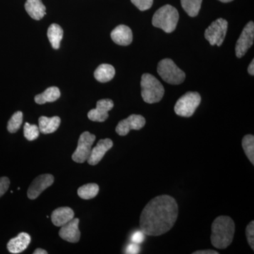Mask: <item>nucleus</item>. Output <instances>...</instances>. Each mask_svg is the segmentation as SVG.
I'll use <instances>...</instances> for the list:
<instances>
[{
	"label": "nucleus",
	"instance_id": "18",
	"mask_svg": "<svg viewBox=\"0 0 254 254\" xmlns=\"http://www.w3.org/2000/svg\"><path fill=\"white\" fill-rule=\"evenodd\" d=\"M25 9L28 15L33 19L41 20L46 14V8L41 0H27Z\"/></svg>",
	"mask_w": 254,
	"mask_h": 254
},
{
	"label": "nucleus",
	"instance_id": "6",
	"mask_svg": "<svg viewBox=\"0 0 254 254\" xmlns=\"http://www.w3.org/2000/svg\"><path fill=\"white\" fill-rule=\"evenodd\" d=\"M201 98L197 92H187L176 103L175 112L177 115L184 118H190L199 106Z\"/></svg>",
	"mask_w": 254,
	"mask_h": 254
},
{
	"label": "nucleus",
	"instance_id": "3",
	"mask_svg": "<svg viewBox=\"0 0 254 254\" xmlns=\"http://www.w3.org/2000/svg\"><path fill=\"white\" fill-rule=\"evenodd\" d=\"M141 86L142 98L145 103L153 104L163 99L165 88L153 75L150 73L143 74Z\"/></svg>",
	"mask_w": 254,
	"mask_h": 254
},
{
	"label": "nucleus",
	"instance_id": "15",
	"mask_svg": "<svg viewBox=\"0 0 254 254\" xmlns=\"http://www.w3.org/2000/svg\"><path fill=\"white\" fill-rule=\"evenodd\" d=\"M111 38L119 46H127L133 41V34L131 28L125 25H120L112 31Z\"/></svg>",
	"mask_w": 254,
	"mask_h": 254
},
{
	"label": "nucleus",
	"instance_id": "10",
	"mask_svg": "<svg viewBox=\"0 0 254 254\" xmlns=\"http://www.w3.org/2000/svg\"><path fill=\"white\" fill-rule=\"evenodd\" d=\"M54 182V177L50 174H45L37 177L30 185L27 195L28 198L34 200L41 194L43 190L53 185Z\"/></svg>",
	"mask_w": 254,
	"mask_h": 254
},
{
	"label": "nucleus",
	"instance_id": "19",
	"mask_svg": "<svg viewBox=\"0 0 254 254\" xmlns=\"http://www.w3.org/2000/svg\"><path fill=\"white\" fill-rule=\"evenodd\" d=\"M39 130L40 132L48 134V133H54L59 128L61 120L59 117L55 116L53 118H47L42 116L39 118Z\"/></svg>",
	"mask_w": 254,
	"mask_h": 254
},
{
	"label": "nucleus",
	"instance_id": "22",
	"mask_svg": "<svg viewBox=\"0 0 254 254\" xmlns=\"http://www.w3.org/2000/svg\"><path fill=\"white\" fill-rule=\"evenodd\" d=\"M63 28L56 23H53L48 28V39H49L51 46L54 49H59L60 43L63 40Z\"/></svg>",
	"mask_w": 254,
	"mask_h": 254
},
{
	"label": "nucleus",
	"instance_id": "7",
	"mask_svg": "<svg viewBox=\"0 0 254 254\" xmlns=\"http://www.w3.org/2000/svg\"><path fill=\"white\" fill-rule=\"evenodd\" d=\"M228 28V22L224 18L213 21L205 31V38L212 46H220L225 40Z\"/></svg>",
	"mask_w": 254,
	"mask_h": 254
},
{
	"label": "nucleus",
	"instance_id": "4",
	"mask_svg": "<svg viewBox=\"0 0 254 254\" xmlns=\"http://www.w3.org/2000/svg\"><path fill=\"white\" fill-rule=\"evenodd\" d=\"M179 17L180 16L176 8L167 4L155 13L152 23L155 27L161 28L165 33H170L176 29Z\"/></svg>",
	"mask_w": 254,
	"mask_h": 254
},
{
	"label": "nucleus",
	"instance_id": "12",
	"mask_svg": "<svg viewBox=\"0 0 254 254\" xmlns=\"http://www.w3.org/2000/svg\"><path fill=\"white\" fill-rule=\"evenodd\" d=\"M114 103L110 99H103L97 102L96 108L90 110L88 118L93 122L103 123L109 118V111L113 109Z\"/></svg>",
	"mask_w": 254,
	"mask_h": 254
},
{
	"label": "nucleus",
	"instance_id": "33",
	"mask_svg": "<svg viewBox=\"0 0 254 254\" xmlns=\"http://www.w3.org/2000/svg\"><path fill=\"white\" fill-rule=\"evenodd\" d=\"M193 254H218V252L215 250H200L196 251V252H193Z\"/></svg>",
	"mask_w": 254,
	"mask_h": 254
},
{
	"label": "nucleus",
	"instance_id": "35",
	"mask_svg": "<svg viewBox=\"0 0 254 254\" xmlns=\"http://www.w3.org/2000/svg\"><path fill=\"white\" fill-rule=\"evenodd\" d=\"M33 254H48V252L46 250H43V249H37L33 252Z\"/></svg>",
	"mask_w": 254,
	"mask_h": 254
},
{
	"label": "nucleus",
	"instance_id": "20",
	"mask_svg": "<svg viewBox=\"0 0 254 254\" xmlns=\"http://www.w3.org/2000/svg\"><path fill=\"white\" fill-rule=\"evenodd\" d=\"M115 75V69L112 65L103 64L96 68L94 76L97 81L101 83H106L111 81Z\"/></svg>",
	"mask_w": 254,
	"mask_h": 254
},
{
	"label": "nucleus",
	"instance_id": "34",
	"mask_svg": "<svg viewBox=\"0 0 254 254\" xmlns=\"http://www.w3.org/2000/svg\"><path fill=\"white\" fill-rule=\"evenodd\" d=\"M248 72L250 73V75L254 76V60H252L250 66L248 67Z\"/></svg>",
	"mask_w": 254,
	"mask_h": 254
},
{
	"label": "nucleus",
	"instance_id": "14",
	"mask_svg": "<svg viewBox=\"0 0 254 254\" xmlns=\"http://www.w3.org/2000/svg\"><path fill=\"white\" fill-rule=\"evenodd\" d=\"M113 146V142L110 138L100 140L96 146L91 150V154L87 162L91 165H98L105 156V153L111 149Z\"/></svg>",
	"mask_w": 254,
	"mask_h": 254
},
{
	"label": "nucleus",
	"instance_id": "9",
	"mask_svg": "<svg viewBox=\"0 0 254 254\" xmlns=\"http://www.w3.org/2000/svg\"><path fill=\"white\" fill-rule=\"evenodd\" d=\"M254 39V23L250 21L246 25L237 42L235 52L238 58L245 56L248 50L253 46Z\"/></svg>",
	"mask_w": 254,
	"mask_h": 254
},
{
	"label": "nucleus",
	"instance_id": "27",
	"mask_svg": "<svg viewBox=\"0 0 254 254\" xmlns=\"http://www.w3.org/2000/svg\"><path fill=\"white\" fill-rule=\"evenodd\" d=\"M23 134L28 141H34L39 136V127L35 125L26 123L23 127Z\"/></svg>",
	"mask_w": 254,
	"mask_h": 254
},
{
	"label": "nucleus",
	"instance_id": "21",
	"mask_svg": "<svg viewBox=\"0 0 254 254\" xmlns=\"http://www.w3.org/2000/svg\"><path fill=\"white\" fill-rule=\"evenodd\" d=\"M60 95H61L60 91L58 87H50L41 94L37 95L35 97V101L39 105H43L46 103H53L59 99Z\"/></svg>",
	"mask_w": 254,
	"mask_h": 254
},
{
	"label": "nucleus",
	"instance_id": "36",
	"mask_svg": "<svg viewBox=\"0 0 254 254\" xmlns=\"http://www.w3.org/2000/svg\"><path fill=\"white\" fill-rule=\"evenodd\" d=\"M219 1H222V2L227 3L230 2V1H233V0H219Z\"/></svg>",
	"mask_w": 254,
	"mask_h": 254
},
{
	"label": "nucleus",
	"instance_id": "32",
	"mask_svg": "<svg viewBox=\"0 0 254 254\" xmlns=\"http://www.w3.org/2000/svg\"><path fill=\"white\" fill-rule=\"evenodd\" d=\"M140 252V247L137 244L133 243L127 246L126 250V254H136Z\"/></svg>",
	"mask_w": 254,
	"mask_h": 254
},
{
	"label": "nucleus",
	"instance_id": "25",
	"mask_svg": "<svg viewBox=\"0 0 254 254\" xmlns=\"http://www.w3.org/2000/svg\"><path fill=\"white\" fill-rule=\"evenodd\" d=\"M242 148L247 158L252 165H254V135H246L242 139Z\"/></svg>",
	"mask_w": 254,
	"mask_h": 254
},
{
	"label": "nucleus",
	"instance_id": "26",
	"mask_svg": "<svg viewBox=\"0 0 254 254\" xmlns=\"http://www.w3.org/2000/svg\"><path fill=\"white\" fill-rule=\"evenodd\" d=\"M23 123L22 112L15 113L10 119L7 125V130L10 133H16L19 129Z\"/></svg>",
	"mask_w": 254,
	"mask_h": 254
},
{
	"label": "nucleus",
	"instance_id": "11",
	"mask_svg": "<svg viewBox=\"0 0 254 254\" xmlns=\"http://www.w3.org/2000/svg\"><path fill=\"white\" fill-rule=\"evenodd\" d=\"M145 125V119L142 115H131L119 123L116 132L120 136H126L131 130H140Z\"/></svg>",
	"mask_w": 254,
	"mask_h": 254
},
{
	"label": "nucleus",
	"instance_id": "5",
	"mask_svg": "<svg viewBox=\"0 0 254 254\" xmlns=\"http://www.w3.org/2000/svg\"><path fill=\"white\" fill-rule=\"evenodd\" d=\"M157 71L160 77L170 84H181L186 77L185 73L177 66L176 64L168 58L158 63Z\"/></svg>",
	"mask_w": 254,
	"mask_h": 254
},
{
	"label": "nucleus",
	"instance_id": "28",
	"mask_svg": "<svg viewBox=\"0 0 254 254\" xmlns=\"http://www.w3.org/2000/svg\"><path fill=\"white\" fill-rule=\"evenodd\" d=\"M247 241L252 250H254V221L250 222L246 228Z\"/></svg>",
	"mask_w": 254,
	"mask_h": 254
},
{
	"label": "nucleus",
	"instance_id": "29",
	"mask_svg": "<svg viewBox=\"0 0 254 254\" xmlns=\"http://www.w3.org/2000/svg\"><path fill=\"white\" fill-rule=\"evenodd\" d=\"M131 1L140 11L149 9L153 4V0H131Z\"/></svg>",
	"mask_w": 254,
	"mask_h": 254
},
{
	"label": "nucleus",
	"instance_id": "8",
	"mask_svg": "<svg viewBox=\"0 0 254 254\" xmlns=\"http://www.w3.org/2000/svg\"><path fill=\"white\" fill-rule=\"evenodd\" d=\"M95 135L88 131L83 132L78 139L77 148L72 155L73 161L83 163L88 160L92 150V145L95 141Z\"/></svg>",
	"mask_w": 254,
	"mask_h": 254
},
{
	"label": "nucleus",
	"instance_id": "17",
	"mask_svg": "<svg viewBox=\"0 0 254 254\" xmlns=\"http://www.w3.org/2000/svg\"><path fill=\"white\" fill-rule=\"evenodd\" d=\"M74 218V212L68 207H61L53 212L51 220L55 226L62 227Z\"/></svg>",
	"mask_w": 254,
	"mask_h": 254
},
{
	"label": "nucleus",
	"instance_id": "13",
	"mask_svg": "<svg viewBox=\"0 0 254 254\" xmlns=\"http://www.w3.org/2000/svg\"><path fill=\"white\" fill-rule=\"evenodd\" d=\"M78 225L79 219L73 218L72 220L62 226L59 232L60 237L70 243H76L81 237V232L78 229Z\"/></svg>",
	"mask_w": 254,
	"mask_h": 254
},
{
	"label": "nucleus",
	"instance_id": "16",
	"mask_svg": "<svg viewBox=\"0 0 254 254\" xmlns=\"http://www.w3.org/2000/svg\"><path fill=\"white\" fill-rule=\"evenodd\" d=\"M31 236L26 232L18 234L17 237L11 239L7 244V250L11 254H20L27 249L31 243Z\"/></svg>",
	"mask_w": 254,
	"mask_h": 254
},
{
	"label": "nucleus",
	"instance_id": "1",
	"mask_svg": "<svg viewBox=\"0 0 254 254\" xmlns=\"http://www.w3.org/2000/svg\"><path fill=\"white\" fill-rule=\"evenodd\" d=\"M176 200L160 195L148 202L140 217V228L145 235L160 236L170 231L178 218Z\"/></svg>",
	"mask_w": 254,
	"mask_h": 254
},
{
	"label": "nucleus",
	"instance_id": "24",
	"mask_svg": "<svg viewBox=\"0 0 254 254\" xmlns=\"http://www.w3.org/2000/svg\"><path fill=\"white\" fill-rule=\"evenodd\" d=\"M203 0H181L182 7L190 17H195L199 13Z\"/></svg>",
	"mask_w": 254,
	"mask_h": 254
},
{
	"label": "nucleus",
	"instance_id": "30",
	"mask_svg": "<svg viewBox=\"0 0 254 254\" xmlns=\"http://www.w3.org/2000/svg\"><path fill=\"white\" fill-rule=\"evenodd\" d=\"M10 185V181L9 178L6 177H1L0 178V197L7 191Z\"/></svg>",
	"mask_w": 254,
	"mask_h": 254
},
{
	"label": "nucleus",
	"instance_id": "2",
	"mask_svg": "<svg viewBox=\"0 0 254 254\" xmlns=\"http://www.w3.org/2000/svg\"><path fill=\"white\" fill-rule=\"evenodd\" d=\"M235 232V222L230 217L225 215L218 217L211 225L212 245L218 250H225L231 245Z\"/></svg>",
	"mask_w": 254,
	"mask_h": 254
},
{
	"label": "nucleus",
	"instance_id": "23",
	"mask_svg": "<svg viewBox=\"0 0 254 254\" xmlns=\"http://www.w3.org/2000/svg\"><path fill=\"white\" fill-rule=\"evenodd\" d=\"M99 193V186L97 184H87L79 187L78 195L82 199L89 200L95 198Z\"/></svg>",
	"mask_w": 254,
	"mask_h": 254
},
{
	"label": "nucleus",
	"instance_id": "31",
	"mask_svg": "<svg viewBox=\"0 0 254 254\" xmlns=\"http://www.w3.org/2000/svg\"><path fill=\"white\" fill-rule=\"evenodd\" d=\"M145 234L143 233L141 230H139V231L135 232L131 236V242L133 243L137 244V245H139V244L142 243L145 240Z\"/></svg>",
	"mask_w": 254,
	"mask_h": 254
}]
</instances>
